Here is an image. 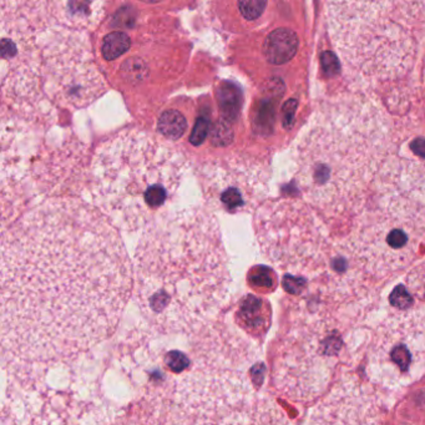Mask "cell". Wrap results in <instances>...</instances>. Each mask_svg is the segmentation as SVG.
Wrapping results in <instances>:
<instances>
[{"label": "cell", "instance_id": "cell-1", "mask_svg": "<svg viewBox=\"0 0 425 425\" xmlns=\"http://www.w3.org/2000/svg\"><path fill=\"white\" fill-rule=\"evenodd\" d=\"M0 337L16 373L74 362L115 333L134 291L119 230L74 197L44 201L1 237Z\"/></svg>", "mask_w": 425, "mask_h": 425}, {"label": "cell", "instance_id": "cell-2", "mask_svg": "<svg viewBox=\"0 0 425 425\" xmlns=\"http://www.w3.org/2000/svg\"><path fill=\"white\" fill-rule=\"evenodd\" d=\"M220 225L205 209L158 219L135 252V303L163 334H190L210 322L231 287Z\"/></svg>", "mask_w": 425, "mask_h": 425}, {"label": "cell", "instance_id": "cell-3", "mask_svg": "<svg viewBox=\"0 0 425 425\" xmlns=\"http://www.w3.org/2000/svg\"><path fill=\"white\" fill-rule=\"evenodd\" d=\"M247 344L225 325L210 322L194 332L189 353L165 354L163 369L177 374L158 400L153 423H238L250 392ZM149 421H151V418Z\"/></svg>", "mask_w": 425, "mask_h": 425}, {"label": "cell", "instance_id": "cell-4", "mask_svg": "<svg viewBox=\"0 0 425 425\" xmlns=\"http://www.w3.org/2000/svg\"><path fill=\"white\" fill-rule=\"evenodd\" d=\"M185 163L176 149L151 134L121 132L95 153L93 199L121 230H145L177 194Z\"/></svg>", "mask_w": 425, "mask_h": 425}, {"label": "cell", "instance_id": "cell-5", "mask_svg": "<svg viewBox=\"0 0 425 425\" xmlns=\"http://www.w3.org/2000/svg\"><path fill=\"white\" fill-rule=\"evenodd\" d=\"M327 18L347 69L375 84L413 66L425 34V0H327Z\"/></svg>", "mask_w": 425, "mask_h": 425}, {"label": "cell", "instance_id": "cell-6", "mask_svg": "<svg viewBox=\"0 0 425 425\" xmlns=\"http://www.w3.org/2000/svg\"><path fill=\"white\" fill-rule=\"evenodd\" d=\"M256 173L250 163L231 161L214 166L206 176L210 194L228 212L241 211L250 204V176Z\"/></svg>", "mask_w": 425, "mask_h": 425}, {"label": "cell", "instance_id": "cell-7", "mask_svg": "<svg viewBox=\"0 0 425 425\" xmlns=\"http://www.w3.org/2000/svg\"><path fill=\"white\" fill-rule=\"evenodd\" d=\"M235 320L238 327L252 337H263L271 322V312L264 299L253 294H246L235 310Z\"/></svg>", "mask_w": 425, "mask_h": 425}, {"label": "cell", "instance_id": "cell-8", "mask_svg": "<svg viewBox=\"0 0 425 425\" xmlns=\"http://www.w3.org/2000/svg\"><path fill=\"white\" fill-rule=\"evenodd\" d=\"M298 49V37L289 29H277L268 35L263 52L268 62L274 65H282L293 58Z\"/></svg>", "mask_w": 425, "mask_h": 425}, {"label": "cell", "instance_id": "cell-9", "mask_svg": "<svg viewBox=\"0 0 425 425\" xmlns=\"http://www.w3.org/2000/svg\"><path fill=\"white\" fill-rule=\"evenodd\" d=\"M158 129L163 137L171 141H176L180 137H182L186 132L187 121L180 111H165L163 115L160 116Z\"/></svg>", "mask_w": 425, "mask_h": 425}, {"label": "cell", "instance_id": "cell-10", "mask_svg": "<svg viewBox=\"0 0 425 425\" xmlns=\"http://www.w3.org/2000/svg\"><path fill=\"white\" fill-rule=\"evenodd\" d=\"M130 45H132L130 37H127L125 33H111V34L104 37L103 47H101L103 57L109 62L115 60V59L121 57L122 54L127 53V50L130 49Z\"/></svg>", "mask_w": 425, "mask_h": 425}, {"label": "cell", "instance_id": "cell-11", "mask_svg": "<svg viewBox=\"0 0 425 425\" xmlns=\"http://www.w3.org/2000/svg\"><path fill=\"white\" fill-rule=\"evenodd\" d=\"M247 282L252 289L269 291L274 289V273L269 268L257 266L248 272Z\"/></svg>", "mask_w": 425, "mask_h": 425}, {"label": "cell", "instance_id": "cell-12", "mask_svg": "<svg viewBox=\"0 0 425 425\" xmlns=\"http://www.w3.org/2000/svg\"><path fill=\"white\" fill-rule=\"evenodd\" d=\"M267 0H238V8L247 21H256L262 16Z\"/></svg>", "mask_w": 425, "mask_h": 425}, {"label": "cell", "instance_id": "cell-13", "mask_svg": "<svg viewBox=\"0 0 425 425\" xmlns=\"http://www.w3.org/2000/svg\"><path fill=\"white\" fill-rule=\"evenodd\" d=\"M231 85H228L227 90H222V96H221V106L226 115L228 114L236 115L238 110V94L236 89L231 90Z\"/></svg>", "mask_w": 425, "mask_h": 425}, {"label": "cell", "instance_id": "cell-14", "mask_svg": "<svg viewBox=\"0 0 425 425\" xmlns=\"http://www.w3.org/2000/svg\"><path fill=\"white\" fill-rule=\"evenodd\" d=\"M389 301H390V303H392L394 307L400 308V310L409 308L410 305H413V298H412V296L408 293V291H407L404 286H402V284L394 289L392 294H390Z\"/></svg>", "mask_w": 425, "mask_h": 425}, {"label": "cell", "instance_id": "cell-15", "mask_svg": "<svg viewBox=\"0 0 425 425\" xmlns=\"http://www.w3.org/2000/svg\"><path fill=\"white\" fill-rule=\"evenodd\" d=\"M210 130V121L206 117H199L194 127V132L190 136V141L194 146H199L205 141L206 136Z\"/></svg>", "mask_w": 425, "mask_h": 425}, {"label": "cell", "instance_id": "cell-16", "mask_svg": "<svg viewBox=\"0 0 425 425\" xmlns=\"http://www.w3.org/2000/svg\"><path fill=\"white\" fill-rule=\"evenodd\" d=\"M392 359L393 362L398 366L402 371L408 369L412 362V356L410 352L405 348L404 346H398L394 348L393 352H392Z\"/></svg>", "mask_w": 425, "mask_h": 425}, {"label": "cell", "instance_id": "cell-17", "mask_svg": "<svg viewBox=\"0 0 425 425\" xmlns=\"http://www.w3.org/2000/svg\"><path fill=\"white\" fill-rule=\"evenodd\" d=\"M284 289L289 293L297 294L305 287V279L286 276L284 279Z\"/></svg>", "mask_w": 425, "mask_h": 425}, {"label": "cell", "instance_id": "cell-18", "mask_svg": "<svg viewBox=\"0 0 425 425\" xmlns=\"http://www.w3.org/2000/svg\"><path fill=\"white\" fill-rule=\"evenodd\" d=\"M387 242H388L389 246L393 247V248H402L407 245V235L400 230H394L393 232L389 233Z\"/></svg>", "mask_w": 425, "mask_h": 425}, {"label": "cell", "instance_id": "cell-19", "mask_svg": "<svg viewBox=\"0 0 425 425\" xmlns=\"http://www.w3.org/2000/svg\"><path fill=\"white\" fill-rule=\"evenodd\" d=\"M146 1H149V3H156L158 0H146Z\"/></svg>", "mask_w": 425, "mask_h": 425}]
</instances>
